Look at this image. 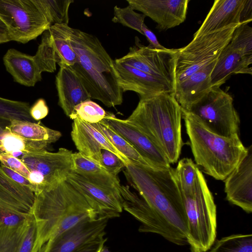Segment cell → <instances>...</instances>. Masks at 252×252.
<instances>
[{
	"instance_id": "6da1fadb",
	"label": "cell",
	"mask_w": 252,
	"mask_h": 252,
	"mask_svg": "<svg viewBox=\"0 0 252 252\" xmlns=\"http://www.w3.org/2000/svg\"><path fill=\"white\" fill-rule=\"evenodd\" d=\"M124 174L154 212L164 238L176 245H188V220L174 168L143 167L131 162Z\"/></svg>"
},
{
	"instance_id": "7a4b0ae2",
	"label": "cell",
	"mask_w": 252,
	"mask_h": 252,
	"mask_svg": "<svg viewBox=\"0 0 252 252\" xmlns=\"http://www.w3.org/2000/svg\"><path fill=\"white\" fill-rule=\"evenodd\" d=\"M32 214L37 226L35 252L80 221L98 218L86 197L66 179L34 194Z\"/></svg>"
},
{
	"instance_id": "3957f363",
	"label": "cell",
	"mask_w": 252,
	"mask_h": 252,
	"mask_svg": "<svg viewBox=\"0 0 252 252\" xmlns=\"http://www.w3.org/2000/svg\"><path fill=\"white\" fill-rule=\"evenodd\" d=\"M69 41L77 55L71 67L80 79L91 98L106 106L123 102V92L113 61L94 35L71 28Z\"/></svg>"
},
{
	"instance_id": "277c9868",
	"label": "cell",
	"mask_w": 252,
	"mask_h": 252,
	"mask_svg": "<svg viewBox=\"0 0 252 252\" xmlns=\"http://www.w3.org/2000/svg\"><path fill=\"white\" fill-rule=\"evenodd\" d=\"M182 108L173 93L140 98L126 119L144 133L165 156L170 164L176 163L184 142Z\"/></svg>"
},
{
	"instance_id": "5b68a950",
	"label": "cell",
	"mask_w": 252,
	"mask_h": 252,
	"mask_svg": "<svg viewBox=\"0 0 252 252\" xmlns=\"http://www.w3.org/2000/svg\"><path fill=\"white\" fill-rule=\"evenodd\" d=\"M182 111L196 164L206 174L223 181L247 153L239 134L227 137L217 135L192 113Z\"/></svg>"
},
{
	"instance_id": "8992f818",
	"label": "cell",
	"mask_w": 252,
	"mask_h": 252,
	"mask_svg": "<svg viewBox=\"0 0 252 252\" xmlns=\"http://www.w3.org/2000/svg\"><path fill=\"white\" fill-rule=\"evenodd\" d=\"M180 191L188 220L190 252H206L216 239L217 206L202 171L192 189Z\"/></svg>"
},
{
	"instance_id": "52a82bcc",
	"label": "cell",
	"mask_w": 252,
	"mask_h": 252,
	"mask_svg": "<svg viewBox=\"0 0 252 252\" xmlns=\"http://www.w3.org/2000/svg\"><path fill=\"white\" fill-rule=\"evenodd\" d=\"M240 25L193 37L187 46L178 49L174 63V89L176 84L217 60Z\"/></svg>"
},
{
	"instance_id": "ba28073f",
	"label": "cell",
	"mask_w": 252,
	"mask_h": 252,
	"mask_svg": "<svg viewBox=\"0 0 252 252\" xmlns=\"http://www.w3.org/2000/svg\"><path fill=\"white\" fill-rule=\"evenodd\" d=\"M211 131L223 137L239 133V116L233 98L220 87H212L189 111Z\"/></svg>"
},
{
	"instance_id": "9c48e42d",
	"label": "cell",
	"mask_w": 252,
	"mask_h": 252,
	"mask_svg": "<svg viewBox=\"0 0 252 252\" xmlns=\"http://www.w3.org/2000/svg\"><path fill=\"white\" fill-rule=\"evenodd\" d=\"M0 19L11 41L23 44L36 39L51 26L34 0H0Z\"/></svg>"
},
{
	"instance_id": "30bf717a",
	"label": "cell",
	"mask_w": 252,
	"mask_h": 252,
	"mask_svg": "<svg viewBox=\"0 0 252 252\" xmlns=\"http://www.w3.org/2000/svg\"><path fill=\"white\" fill-rule=\"evenodd\" d=\"M178 49H156L141 43L137 36L128 53L116 61L149 74L165 79L174 85V63Z\"/></svg>"
},
{
	"instance_id": "8fae6325",
	"label": "cell",
	"mask_w": 252,
	"mask_h": 252,
	"mask_svg": "<svg viewBox=\"0 0 252 252\" xmlns=\"http://www.w3.org/2000/svg\"><path fill=\"white\" fill-rule=\"evenodd\" d=\"M252 0H216L193 37L217 32L252 20Z\"/></svg>"
},
{
	"instance_id": "7c38bea8",
	"label": "cell",
	"mask_w": 252,
	"mask_h": 252,
	"mask_svg": "<svg viewBox=\"0 0 252 252\" xmlns=\"http://www.w3.org/2000/svg\"><path fill=\"white\" fill-rule=\"evenodd\" d=\"M107 219L86 218L55 238L40 252H76L105 234Z\"/></svg>"
},
{
	"instance_id": "4fadbf2b",
	"label": "cell",
	"mask_w": 252,
	"mask_h": 252,
	"mask_svg": "<svg viewBox=\"0 0 252 252\" xmlns=\"http://www.w3.org/2000/svg\"><path fill=\"white\" fill-rule=\"evenodd\" d=\"M66 179L86 197L98 218L109 220L120 216L123 208L120 191L91 183L72 171Z\"/></svg>"
},
{
	"instance_id": "5bb4252c",
	"label": "cell",
	"mask_w": 252,
	"mask_h": 252,
	"mask_svg": "<svg viewBox=\"0 0 252 252\" xmlns=\"http://www.w3.org/2000/svg\"><path fill=\"white\" fill-rule=\"evenodd\" d=\"M72 153L64 148L56 152L43 150L26 153L20 159L30 171L40 173L48 186L65 179L71 172Z\"/></svg>"
},
{
	"instance_id": "9a60e30c",
	"label": "cell",
	"mask_w": 252,
	"mask_h": 252,
	"mask_svg": "<svg viewBox=\"0 0 252 252\" xmlns=\"http://www.w3.org/2000/svg\"><path fill=\"white\" fill-rule=\"evenodd\" d=\"M226 199L248 214L252 212V146L223 180Z\"/></svg>"
},
{
	"instance_id": "2e32d148",
	"label": "cell",
	"mask_w": 252,
	"mask_h": 252,
	"mask_svg": "<svg viewBox=\"0 0 252 252\" xmlns=\"http://www.w3.org/2000/svg\"><path fill=\"white\" fill-rule=\"evenodd\" d=\"M132 9L141 11L157 23L159 31H166L186 19L189 0H126Z\"/></svg>"
},
{
	"instance_id": "e0dca14e",
	"label": "cell",
	"mask_w": 252,
	"mask_h": 252,
	"mask_svg": "<svg viewBox=\"0 0 252 252\" xmlns=\"http://www.w3.org/2000/svg\"><path fill=\"white\" fill-rule=\"evenodd\" d=\"M104 120L112 129L129 142L155 167H171L165 156L151 139L127 120L119 119L109 112H106Z\"/></svg>"
},
{
	"instance_id": "ac0fdd59",
	"label": "cell",
	"mask_w": 252,
	"mask_h": 252,
	"mask_svg": "<svg viewBox=\"0 0 252 252\" xmlns=\"http://www.w3.org/2000/svg\"><path fill=\"white\" fill-rule=\"evenodd\" d=\"M114 63L118 74L119 84L123 92L128 91L136 92L140 98L164 93H174V85L172 82L115 60Z\"/></svg>"
},
{
	"instance_id": "d6986e66",
	"label": "cell",
	"mask_w": 252,
	"mask_h": 252,
	"mask_svg": "<svg viewBox=\"0 0 252 252\" xmlns=\"http://www.w3.org/2000/svg\"><path fill=\"white\" fill-rule=\"evenodd\" d=\"M73 120L71 136L79 152L100 163L101 150L106 149L118 156L126 164L131 162L92 124L77 117Z\"/></svg>"
},
{
	"instance_id": "ffe728a7",
	"label": "cell",
	"mask_w": 252,
	"mask_h": 252,
	"mask_svg": "<svg viewBox=\"0 0 252 252\" xmlns=\"http://www.w3.org/2000/svg\"><path fill=\"white\" fill-rule=\"evenodd\" d=\"M59 66L56 76L58 104L64 114L69 117L77 105L91 98L72 67L64 64Z\"/></svg>"
},
{
	"instance_id": "44dd1931",
	"label": "cell",
	"mask_w": 252,
	"mask_h": 252,
	"mask_svg": "<svg viewBox=\"0 0 252 252\" xmlns=\"http://www.w3.org/2000/svg\"><path fill=\"white\" fill-rule=\"evenodd\" d=\"M33 219L0 206V252H17Z\"/></svg>"
},
{
	"instance_id": "7402d4cb",
	"label": "cell",
	"mask_w": 252,
	"mask_h": 252,
	"mask_svg": "<svg viewBox=\"0 0 252 252\" xmlns=\"http://www.w3.org/2000/svg\"><path fill=\"white\" fill-rule=\"evenodd\" d=\"M217 60L174 86L175 97L182 109L189 111L212 87L210 75Z\"/></svg>"
},
{
	"instance_id": "603a6c76",
	"label": "cell",
	"mask_w": 252,
	"mask_h": 252,
	"mask_svg": "<svg viewBox=\"0 0 252 252\" xmlns=\"http://www.w3.org/2000/svg\"><path fill=\"white\" fill-rule=\"evenodd\" d=\"M6 71L13 80L26 87H33L42 80V72L34 56L9 49L3 57Z\"/></svg>"
},
{
	"instance_id": "cb8c5ba5",
	"label": "cell",
	"mask_w": 252,
	"mask_h": 252,
	"mask_svg": "<svg viewBox=\"0 0 252 252\" xmlns=\"http://www.w3.org/2000/svg\"><path fill=\"white\" fill-rule=\"evenodd\" d=\"M119 190L123 198V209L131 214L141 225L140 232L155 233L164 238L163 229L153 211L146 202L127 186L121 185Z\"/></svg>"
},
{
	"instance_id": "d4e9b609",
	"label": "cell",
	"mask_w": 252,
	"mask_h": 252,
	"mask_svg": "<svg viewBox=\"0 0 252 252\" xmlns=\"http://www.w3.org/2000/svg\"><path fill=\"white\" fill-rule=\"evenodd\" d=\"M252 57L242 56L228 43L220 54L211 73L212 87H220L232 74L252 75Z\"/></svg>"
},
{
	"instance_id": "484cf974",
	"label": "cell",
	"mask_w": 252,
	"mask_h": 252,
	"mask_svg": "<svg viewBox=\"0 0 252 252\" xmlns=\"http://www.w3.org/2000/svg\"><path fill=\"white\" fill-rule=\"evenodd\" d=\"M72 171L91 183L120 191L121 185L117 176L110 173L100 163L79 152L72 154Z\"/></svg>"
},
{
	"instance_id": "4316f807",
	"label": "cell",
	"mask_w": 252,
	"mask_h": 252,
	"mask_svg": "<svg viewBox=\"0 0 252 252\" xmlns=\"http://www.w3.org/2000/svg\"><path fill=\"white\" fill-rule=\"evenodd\" d=\"M92 125L131 162L143 167L157 168L144 158L129 142L112 129L104 119Z\"/></svg>"
},
{
	"instance_id": "83f0119b",
	"label": "cell",
	"mask_w": 252,
	"mask_h": 252,
	"mask_svg": "<svg viewBox=\"0 0 252 252\" xmlns=\"http://www.w3.org/2000/svg\"><path fill=\"white\" fill-rule=\"evenodd\" d=\"M9 130L24 138L45 143L49 145L58 141L62 136L60 131L35 122L12 121Z\"/></svg>"
},
{
	"instance_id": "f1b7e54d",
	"label": "cell",
	"mask_w": 252,
	"mask_h": 252,
	"mask_svg": "<svg viewBox=\"0 0 252 252\" xmlns=\"http://www.w3.org/2000/svg\"><path fill=\"white\" fill-rule=\"evenodd\" d=\"M71 28L66 24L52 25L48 30L54 50L59 58V65L72 66L77 61V55L69 41Z\"/></svg>"
},
{
	"instance_id": "f546056e",
	"label": "cell",
	"mask_w": 252,
	"mask_h": 252,
	"mask_svg": "<svg viewBox=\"0 0 252 252\" xmlns=\"http://www.w3.org/2000/svg\"><path fill=\"white\" fill-rule=\"evenodd\" d=\"M48 146L46 143L26 139L9 131L0 141V154L6 153L19 158V157L21 158L29 152L46 150Z\"/></svg>"
},
{
	"instance_id": "4dcf8cb0",
	"label": "cell",
	"mask_w": 252,
	"mask_h": 252,
	"mask_svg": "<svg viewBox=\"0 0 252 252\" xmlns=\"http://www.w3.org/2000/svg\"><path fill=\"white\" fill-rule=\"evenodd\" d=\"M0 191L13 198L32 214L35 196L30 189L14 182L3 171L0 166Z\"/></svg>"
},
{
	"instance_id": "1f68e13d",
	"label": "cell",
	"mask_w": 252,
	"mask_h": 252,
	"mask_svg": "<svg viewBox=\"0 0 252 252\" xmlns=\"http://www.w3.org/2000/svg\"><path fill=\"white\" fill-rule=\"evenodd\" d=\"M41 12L51 26L68 25V10L73 0H34Z\"/></svg>"
},
{
	"instance_id": "d6a6232c",
	"label": "cell",
	"mask_w": 252,
	"mask_h": 252,
	"mask_svg": "<svg viewBox=\"0 0 252 252\" xmlns=\"http://www.w3.org/2000/svg\"><path fill=\"white\" fill-rule=\"evenodd\" d=\"M208 252H252V235L235 234L216 240Z\"/></svg>"
},
{
	"instance_id": "836d02e7",
	"label": "cell",
	"mask_w": 252,
	"mask_h": 252,
	"mask_svg": "<svg viewBox=\"0 0 252 252\" xmlns=\"http://www.w3.org/2000/svg\"><path fill=\"white\" fill-rule=\"evenodd\" d=\"M34 57L42 72H54L56 70L59 58L48 30L42 33L41 42Z\"/></svg>"
},
{
	"instance_id": "e575fe53",
	"label": "cell",
	"mask_w": 252,
	"mask_h": 252,
	"mask_svg": "<svg viewBox=\"0 0 252 252\" xmlns=\"http://www.w3.org/2000/svg\"><path fill=\"white\" fill-rule=\"evenodd\" d=\"M30 109L28 102L0 97V118L11 121L35 122L30 115Z\"/></svg>"
},
{
	"instance_id": "d590c367",
	"label": "cell",
	"mask_w": 252,
	"mask_h": 252,
	"mask_svg": "<svg viewBox=\"0 0 252 252\" xmlns=\"http://www.w3.org/2000/svg\"><path fill=\"white\" fill-rule=\"evenodd\" d=\"M245 23L234 30L230 46L243 56L252 57V28Z\"/></svg>"
},
{
	"instance_id": "8d00e7d4",
	"label": "cell",
	"mask_w": 252,
	"mask_h": 252,
	"mask_svg": "<svg viewBox=\"0 0 252 252\" xmlns=\"http://www.w3.org/2000/svg\"><path fill=\"white\" fill-rule=\"evenodd\" d=\"M106 114L100 105L90 99L77 105L69 117L72 120L77 117L84 122L96 124L103 120Z\"/></svg>"
},
{
	"instance_id": "74e56055",
	"label": "cell",
	"mask_w": 252,
	"mask_h": 252,
	"mask_svg": "<svg viewBox=\"0 0 252 252\" xmlns=\"http://www.w3.org/2000/svg\"><path fill=\"white\" fill-rule=\"evenodd\" d=\"M114 14L112 19L113 22L120 23L143 34L142 27L146 17L144 14L135 12L129 5L124 8L115 6Z\"/></svg>"
},
{
	"instance_id": "f35d334b",
	"label": "cell",
	"mask_w": 252,
	"mask_h": 252,
	"mask_svg": "<svg viewBox=\"0 0 252 252\" xmlns=\"http://www.w3.org/2000/svg\"><path fill=\"white\" fill-rule=\"evenodd\" d=\"M100 164L108 172L115 176L126 165L118 156L106 149L101 150Z\"/></svg>"
},
{
	"instance_id": "ab89813d",
	"label": "cell",
	"mask_w": 252,
	"mask_h": 252,
	"mask_svg": "<svg viewBox=\"0 0 252 252\" xmlns=\"http://www.w3.org/2000/svg\"><path fill=\"white\" fill-rule=\"evenodd\" d=\"M0 164L28 178L30 171L22 160L6 153L0 154Z\"/></svg>"
},
{
	"instance_id": "60d3db41",
	"label": "cell",
	"mask_w": 252,
	"mask_h": 252,
	"mask_svg": "<svg viewBox=\"0 0 252 252\" xmlns=\"http://www.w3.org/2000/svg\"><path fill=\"white\" fill-rule=\"evenodd\" d=\"M37 226L33 217L17 252H35Z\"/></svg>"
},
{
	"instance_id": "b9f144b4",
	"label": "cell",
	"mask_w": 252,
	"mask_h": 252,
	"mask_svg": "<svg viewBox=\"0 0 252 252\" xmlns=\"http://www.w3.org/2000/svg\"><path fill=\"white\" fill-rule=\"evenodd\" d=\"M0 206L16 212L31 214L22 204L0 191Z\"/></svg>"
},
{
	"instance_id": "7bdbcfd3",
	"label": "cell",
	"mask_w": 252,
	"mask_h": 252,
	"mask_svg": "<svg viewBox=\"0 0 252 252\" xmlns=\"http://www.w3.org/2000/svg\"><path fill=\"white\" fill-rule=\"evenodd\" d=\"M48 113V107L45 100L43 98L37 99L32 107H30V115L35 121L44 118Z\"/></svg>"
},
{
	"instance_id": "ee69618b",
	"label": "cell",
	"mask_w": 252,
	"mask_h": 252,
	"mask_svg": "<svg viewBox=\"0 0 252 252\" xmlns=\"http://www.w3.org/2000/svg\"><path fill=\"white\" fill-rule=\"evenodd\" d=\"M0 166L4 173L14 182L21 186L30 188L33 192L34 191V187L28 178L1 164Z\"/></svg>"
},
{
	"instance_id": "f6af8a7d",
	"label": "cell",
	"mask_w": 252,
	"mask_h": 252,
	"mask_svg": "<svg viewBox=\"0 0 252 252\" xmlns=\"http://www.w3.org/2000/svg\"><path fill=\"white\" fill-rule=\"evenodd\" d=\"M142 31L143 35L147 37L150 42V45L152 47L159 50H166L167 49L159 43L155 34L147 28L145 24L142 25Z\"/></svg>"
},
{
	"instance_id": "bcb514c9",
	"label": "cell",
	"mask_w": 252,
	"mask_h": 252,
	"mask_svg": "<svg viewBox=\"0 0 252 252\" xmlns=\"http://www.w3.org/2000/svg\"><path fill=\"white\" fill-rule=\"evenodd\" d=\"M107 238H100L82 248L76 252H98L104 245Z\"/></svg>"
},
{
	"instance_id": "7dc6e473",
	"label": "cell",
	"mask_w": 252,
	"mask_h": 252,
	"mask_svg": "<svg viewBox=\"0 0 252 252\" xmlns=\"http://www.w3.org/2000/svg\"><path fill=\"white\" fill-rule=\"evenodd\" d=\"M11 41L7 29L0 19V44Z\"/></svg>"
},
{
	"instance_id": "c3c4849f",
	"label": "cell",
	"mask_w": 252,
	"mask_h": 252,
	"mask_svg": "<svg viewBox=\"0 0 252 252\" xmlns=\"http://www.w3.org/2000/svg\"><path fill=\"white\" fill-rule=\"evenodd\" d=\"M11 121L8 119L0 118V141L3 136L10 131L9 127L11 124Z\"/></svg>"
},
{
	"instance_id": "681fc988",
	"label": "cell",
	"mask_w": 252,
	"mask_h": 252,
	"mask_svg": "<svg viewBox=\"0 0 252 252\" xmlns=\"http://www.w3.org/2000/svg\"><path fill=\"white\" fill-rule=\"evenodd\" d=\"M98 252H111L108 248L104 245L100 249Z\"/></svg>"
}]
</instances>
